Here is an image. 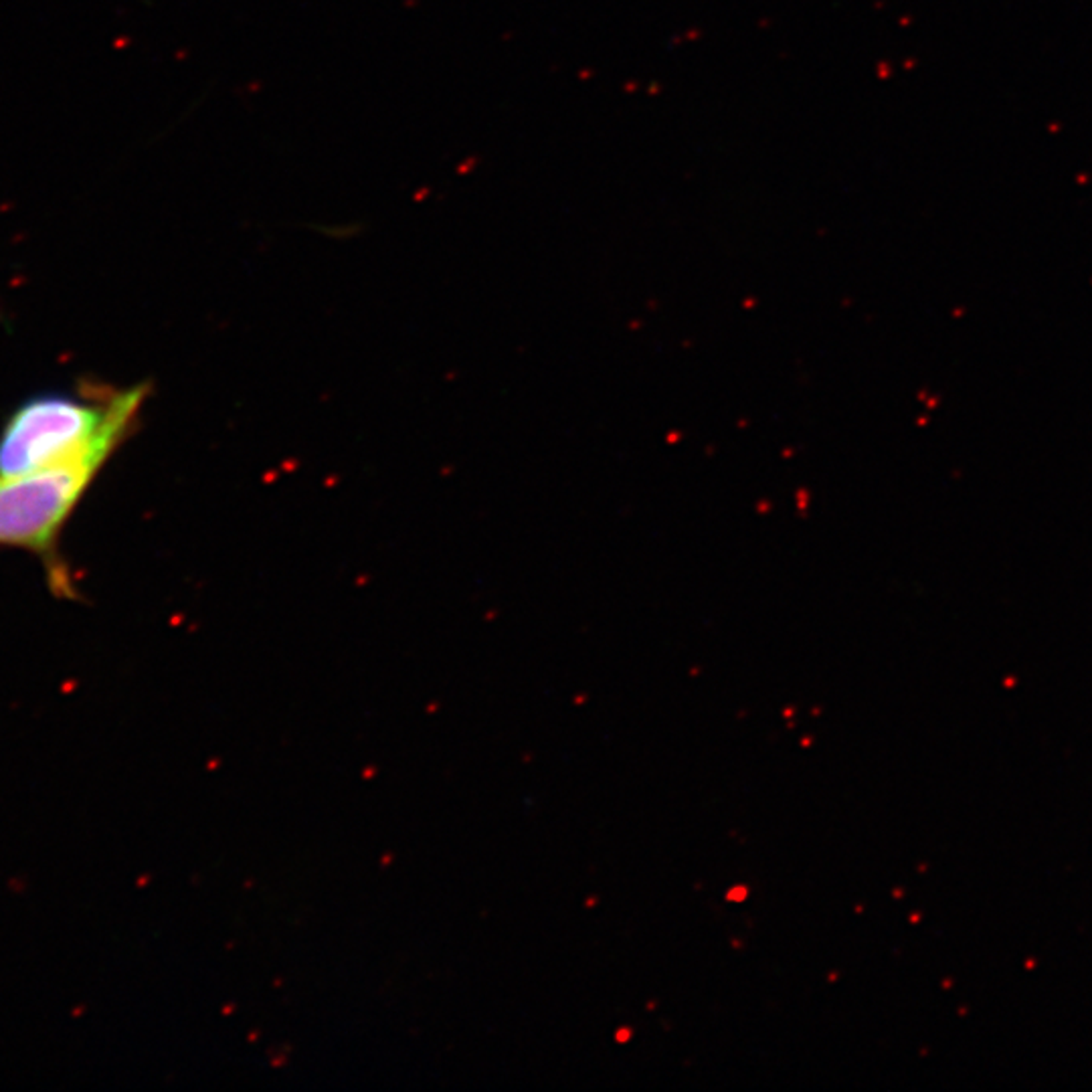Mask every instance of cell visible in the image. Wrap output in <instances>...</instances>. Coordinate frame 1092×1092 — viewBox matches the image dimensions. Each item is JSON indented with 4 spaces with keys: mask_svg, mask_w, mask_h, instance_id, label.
I'll use <instances>...</instances> for the list:
<instances>
[{
    "mask_svg": "<svg viewBox=\"0 0 1092 1092\" xmlns=\"http://www.w3.org/2000/svg\"><path fill=\"white\" fill-rule=\"evenodd\" d=\"M743 896H745V890L737 888V890H733L731 894H728V898H731V900H743Z\"/></svg>",
    "mask_w": 1092,
    "mask_h": 1092,
    "instance_id": "3957f363",
    "label": "cell"
},
{
    "mask_svg": "<svg viewBox=\"0 0 1092 1092\" xmlns=\"http://www.w3.org/2000/svg\"><path fill=\"white\" fill-rule=\"evenodd\" d=\"M122 441L108 437L59 464L0 476V546L41 556L57 591H71L57 555L61 530Z\"/></svg>",
    "mask_w": 1092,
    "mask_h": 1092,
    "instance_id": "7a4b0ae2",
    "label": "cell"
},
{
    "mask_svg": "<svg viewBox=\"0 0 1092 1092\" xmlns=\"http://www.w3.org/2000/svg\"><path fill=\"white\" fill-rule=\"evenodd\" d=\"M146 384L99 395H41L22 403L0 433V476H16L73 458L108 437H128L146 401Z\"/></svg>",
    "mask_w": 1092,
    "mask_h": 1092,
    "instance_id": "6da1fadb",
    "label": "cell"
}]
</instances>
